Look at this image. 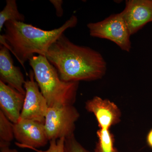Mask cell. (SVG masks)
I'll list each match as a JSON object with an SVG mask.
<instances>
[{"instance_id": "cell-1", "label": "cell", "mask_w": 152, "mask_h": 152, "mask_svg": "<svg viewBox=\"0 0 152 152\" xmlns=\"http://www.w3.org/2000/svg\"><path fill=\"white\" fill-rule=\"evenodd\" d=\"M45 57L65 82L97 80L107 71V63L100 53L74 44L64 34L52 44Z\"/></svg>"}, {"instance_id": "cell-2", "label": "cell", "mask_w": 152, "mask_h": 152, "mask_svg": "<svg viewBox=\"0 0 152 152\" xmlns=\"http://www.w3.org/2000/svg\"><path fill=\"white\" fill-rule=\"evenodd\" d=\"M77 22V17L72 15L59 28L46 31L24 22L9 21L4 26V34L0 36L1 45L8 48L24 67L35 54L45 56L52 44Z\"/></svg>"}, {"instance_id": "cell-3", "label": "cell", "mask_w": 152, "mask_h": 152, "mask_svg": "<svg viewBox=\"0 0 152 152\" xmlns=\"http://www.w3.org/2000/svg\"><path fill=\"white\" fill-rule=\"evenodd\" d=\"M29 63L49 107L73 105L79 82L62 80L56 69L45 56H34L30 59Z\"/></svg>"}, {"instance_id": "cell-4", "label": "cell", "mask_w": 152, "mask_h": 152, "mask_svg": "<svg viewBox=\"0 0 152 152\" xmlns=\"http://www.w3.org/2000/svg\"><path fill=\"white\" fill-rule=\"evenodd\" d=\"M80 116L73 105L49 107L44 125L49 141L74 135Z\"/></svg>"}, {"instance_id": "cell-5", "label": "cell", "mask_w": 152, "mask_h": 152, "mask_svg": "<svg viewBox=\"0 0 152 152\" xmlns=\"http://www.w3.org/2000/svg\"><path fill=\"white\" fill-rule=\"evenodd\" d=\"M87 27L91 37L112 41L125 51L131 50V35L121 13L112 15L101 21L90 23Z\"/></svg>"}, {"instance_id": "cell-6", "label": "cell", "mask_w": 152, "mask_h": 152, "mask_svg": "<svg viewBox=\"0 0 152 152\" xmlns=\"http://www.w3.org/2000/svg\"><path fill=\"white\" fill-rule=\"evenodd\" d=\"M34 78V72L30 71L24 86L26 94L20 118L44 124L49 106Z\"/></svg>"}, {"instance_id": "cell-7", "label": "cell", "mask_w": 152, "mask_h": 152, "mask_svg": "<svg viewBox=\"0 0 152 152\" xmlns=\"http://www.w3.org/2000/svg\"><path fill=\"white\" fill-rule=\"evenodd\" d=\"M13 126L18 146L37 149L48 143L49 140L44 124L20 118L18 123L13 124Z\"/></svg>"}, {"instance_id": "cell-8", "label": "cell", "mask_w": 152, "mask_h": 152, "mask_svg": "<svg viewBox=\"0 0 152 152\" xmlns=\"http://www.w3.org/2000/svg\"><path fill=\"white\" fill-rule=\"evenodd\" d=\"M121 13L132 35L152 22V0L126 1L125 9Z\"/></svg>"}, {"instance_id": "cell-9", "label": "cell", "mask_w": 152, "mask_h": 152, "mask_svg": "<svg viewBox=\"0 0 152 152\" xmlns=\"http://www.w3.org/2000/svg\"><path fill=\"white\" fill-rule=\"evenodd\" d=\"M86 108L96 117L100 129H110L121 121V110L114 102L100 97H94L87 101Z\"/></svg>"}, {"instance_id": "cell-10", "label": "cell", "mask_w": 152, "mask_h": 152, "mask_svg": "<svg viewBox=\"0 0 152 152\" xmlns=\"http://www.w3.org/2000/svg\"><path fill=\"white\" fill-rule=\"evenodd\" d=\"M10 50L8 48L0 46V81L25 95L24 77L19 67L14 65Z\"/></svg>"}, {"instance_id": "cell-11", "label": "cell", "mask_w": 152, "mask_h": 152, "mask_svg": "<svg viewBox=\"0 0 152 152\" xmlns=\"http://www.w3.org/2000/svg\"><path fill=\"white\" fill-rule=\"evenodd\" d=\"M25 95L0 81V107L13 124L18 123L21 113Z\"/></svg>"}, {"instance_id": "cell-12", "label": "cell", "mask_w": 152, "mask_h": 152, "mask_svg": "<svg viewBox=\"0 0 152 152\" xmlns=\"http://www.w3.org/2000/svg\"><path fill=\"white\" fill-rule=\"evenodd\" d=\"M25 17L18 10L15 0H7L6 5L0 12V31H1L6 22L9 21L24 22Z\"/></svg>"}, {"instance_id": "cell-13", "label": "cell", "mask_w": 152, "mask_h": 152, "mask_svg": "<svg viewBox=\"0 0 152 152\" xmlns=\"http://www.w3.org/2000/svg\"><path fill=\"white\" fill-rule=\"evenodd\" d=\"M98 141L95 152H118L114 146L115 139L110 129H100L97 132Z\"/></svg>"}, {"instance_id": "cell-14", "label": "cell", "mask_w": 152, "mask_h": 152, "mask_svg": "<svg viewBox=\"0 0 152 152\" xmlns=\"http://www.w3.org/2000/svg\"><path fill=\"white\" fill-rule=\"evenodd\" d=\"M14 138L13 124L0 110V146H10Z\"/></svg>"}, {"instance_id": "cell-15", "label": "cell", "mask_w": 152, "mask_h": 152, "mask_svg": "<svg viewBox=\"0 0 152 152\" xmlns=\"http://www.w3.org/2000/svg\"><path fill=\"white\" fill-rule=\"evenodd\" d=\"M64 149L65 152H90L78 142L75 135L65 139Z\"/></svg>"}, {"instance_id": "cell-16", "label": "cell", "mask_w": 152, "mask_h": 152, "mask_svg": "<svg viewBox=\"0 0 152 152\" xmlns=\"http://www.w3.org/2000/svg\"><path fill=\"white\" fill-rule=\"evenodd\" d=\"M65 138L50 141V146L46 151H42L35 148L29 147L27 148L34 150L37 152H65Z\"/></svg>"}, {"instance_id": "cell-17", "label": "cell", "mask_w": 152, "mask_h": 152, "mask_svg": "<svg viewBox=\"0 0 152 152\" xmlns=\"http://www.w3.org/2000/svg\"><path fill=\"white\" fill-rule=\"evenodd\" d=\"M50 2L54 7L57 17H61L64 15V10L62 8L63 1L62 0H50Z\"/></svg>"}, {"instance_id": "cell-18", "label": "cell", "mask_w": 152, "mask_h": 152, "mask_svg": "<svg viewBox=\"0 0 152 152\" xmlns=\"http://www.w3.org/2000/svg\"><path fill=\"white\" fill-rule=\"evenodd\" d=\"M1 152H18L16 149H10V145H4L0 146Z\"/></svg>"}, {"instance_id": "cell-19", "label": "cell", "mask_w": 152, "mask_h": 152, "mask_svg": "<svg viewBox=\"0 0 152 152\" xmlns=\"http://www.w3.org/2000/svg\"><path fill=\"white\" fill-rule=\"evenodd\" d=\"M147 142L149 146L152 148V129L147 135Z\"/></svg>"}]
</instances>
